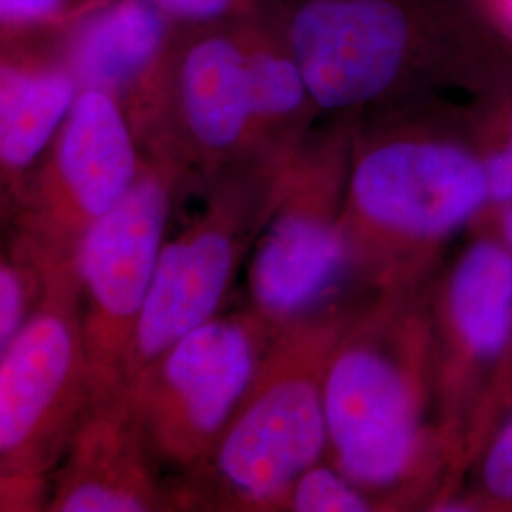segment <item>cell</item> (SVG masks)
<instances>
[{
	"instance_id": "1",
	"label": "cell",
	"mask_w": 512,
	"mask_h": 512,
	"mask_svg": "<svg viewBox=\"0 0 512 512\" xmlns=\"http://www.w3.org/2000/svg\"><path fill=\"white\" fill-rule=\"evenodd\" d=\"M490 207L463 105L425 93L359 114L340 222L355 294L431 283L446 245Z\"/></svg>"
},
{
	"instance_id": "2",
	"label": "cell",
	"mask_w": 512,
	"mask_h": 512,
	"mask_svg": "<svg viewBox=\"0 0 512 512\" xmlns=\"http://www.w3.org/2000/svg\"><path fill=\"white\" fill-rule=\"evenodd\" d=\"M433 281L363 294L327 366V459L382 512L425 511L450 467L437 420Z\"/></svg>"
},
{
	"instance_id": "3",
	"label": "cell",
	"mask_w": 512,
	"mask_h": 512,
	"mask_svg": "<svg viewBox=\"0 0 512 512\" xmlns=\"http://www.w3.org/2000/svg\"><path fill=\"white\" fill-rule=\"evenodd\" d=\"M323 114L478 92L512 61V25L482 0H256Z\"/></svg>"
},
{
	"instance_id": "4",
	"label": "cell",
	"mask_w": 512,
	"mask_h": 512,
	"mask_svg": "<svg viewBox=\"0 0 512 512\" xmlns=\"http://www.w3.org/2000/svg\"><path fill=\"white\" fill-rule=\"evenodd\" d=\"M361 296L275 332L213 450L167 480L173 511H285L298 476L327 458V366Z\"/></svg>"
},
{
	"instance_id": "5",
	"label": "cell",
	"mask_w": 512,
	"mask_h": 512,
	"mask_svg": "<svg viewBox=\"0 0 512 512\" xmlns=\"http://www.w3.org/2000/svg\"><path fill=\"white\" fill-rule=\"evenodd\" d=\"M359 114H330L306 137L245 266V306L277 330L355 296L340 222Z\"/></svg>"
},
{
	"instance_id": "6",
	"label": "cell",
	"mask_w": 512,
	"mask_h": 512,
	"mask_svg": "<svg viewBox=\"0 0 512 512\" xmlns=\"http://www.w3.org/2000/svg\"><path fill=\"white\" fill-rule=\"evenodd\" d=\"M148 154L207 186L247 160L251 93L234 19L181 23L164 67L122 107Z\"/></svg>"
},
{
	"instance_id": "7",
	"label": "cell",
	"mask_w": 512,
	"mask_h": 512,
	"mask_svg": "<svg viewBox=\"0 0 512 512\" xmlns=\"http://www.w3.org/2000/svg\"><path fill=\"white\" fill-rule=\"evenodd\" d=\"M275 332L249 306L217 313L129 380V408L160 469L181 475L213 450Z\"/></svg>"
},
{
	"instance_id": "8",
	"label": "cell",
	"mask_w": 512,
	"mask_h": 512,
	"mask_svg": "<svg viewBox=\"0 0 512 512\" xmlns=\"http://www.w3.org/2000/svg\"><path fill=\"white\" fill-rule=\"evenodd\" d=\"M287 164L243 160L203 188L202 213L164 243L129 353L128 384L173 342L220 313L272 213Z\"/></svg>"
},
{
	"instance_id": "9",
	"label": "cell",
	"mask_w": 512,
	"mask_h": 512,
	"mask_svg": "<svg viewBox=\"0 0 512 512\" xmlns=\"http://www.w3.org/2000/svg\"><path fill=\"white\" fill-rule=\"evenodd\" d=\"M90 401L76 260H61L37 308L0 349V476L52 480Z\"/></svg>"
},
{
	"instance_id": "10",
	"label": "cell",
	"mask_w": 512,
	"mask_h": 512,
	"mask_svg": "<svg viewBox=\"0 0 512 512\" xmlns=\"http://www.w3.org/2000/svg\"><path fill=\"white\" fill-rule=\"evenodd\" d=\"M186 186L190 183L177 165L143 152L139 175L124 200L80 243V323L92 401L128 389L129 353L164 249L169 215Z\"/></svg>"
},
{
	"instance_id": "11",
	"label": "cell",
	"mask_w": 512,
	"mask_h": 512,
	"mask_svg": "<svg viewBox=\"0 0 512 512\" xmlns=\"http://www.w3.org/2000/svg\"><path fill=\"white\" fill-rule=\"evenodd\" d=\"M143 164L112 93L84 88L52 145L2 213L4 238L46 260H76L95 222L124 200Z\"/></svg>"
},
{
	"instance_id": "12",
	"label": "cell",
	"mask_w": 512,
	"mask_h": 512,
	"mask_svg": "<svg viewBox=\"0 0 512 512\" xmlns=\"http://www.w3.org/2000/svg\"><path fill=\"white\" fill-rule=\"evenodd\" d=\"M437 372V420L450 467L425 511H435L465 484L463 444L512 332V251L490 232L440 268L431 291Z\"/></svg>"
},
{
	"instance_id": "13",
	"label": "cell",
	"mask_w": 512,
	"mask_h": 512,
	"mask_svg": "<svg viewBox=\"0 0 512 512\" xmlns=\"http://www.w3.org/2000/svg\"><path fill=\"white\" fill-rule=\"evenodd\" d=\"M46 511H173L128 391L90 401L52 476Z\"/></svg>"
},
{
	"instance_id": "14",
	"label": "cell",
	"mask_w": 512,
	"mask_h": 512,
	"mask_svg": "<svg viewBox=\"0 0 512 512\" xmlns=\"http://www.w3.org/2000/svg\"><path fill=\"white\" fill-rule=\"evenodd\" d=\"M57 29L0 42V200L2 213L52 145L80 93Z\"/></svg>"
},
{
	"instance_id": "15",
	"label": "cell",
	"mask_w": 512,
	"mask_h": 512,
	"mask_svg": "<svg viewBox=\"0 0 512 512\" xmlns=\"http://www.w3.org/2000/svg\"><path fill=\"white\" fill-rule=\"evenodd\" d=\"M179 25L148 0H99L76 4L57 42L82 90H105L124 105L162 69Z\"/></svg>"
},
{
	"instance_id": "16",
	"label": "cell",
	"mask_w": 512,
	"mask_h": 512,
	"mask_svg": "<svg viewBox=\"0 0 512 512\" xmlns=\"http://www.w3.org/2000/svg\"><path fill=\"white\" fill-rule=\"evenodd\" d=\"M234 19L251 93L247 160L287 164L323 114L291 50L256 6Z\"/></svg>"
},
{
	"instance_id": "17",
	"label": "cell",
	"mask_w": 512,
	"mask_h": 512,
	"mask_svg": "<svg viewBox=\"0 0 512 512\" xmlns=\"http://www.w3.org/2000/svg\"><path fill=\"white\" fill-rule=\"evenodd\" d=\"M461 105L490 179V215L512 202V61Z\"/></svg>"
},
{
	"instance_id": "18",
	"label": "cell",
	"mask_w": 512,
	"mask_h": 512,
	"mask_svg": "<svg viewBox=\"0 0 512 512\" xmlns=\"http://www.w3.org/2000/svg\"><path fill=\"white\" fill-rule=\"evenodd\" d=\"M458 494L471 512H512V408L495 427Z\"/></svg>"
},
{
	"instance_id": "19",
	"label": "cell",
	"mask_w": 512,
	"mask_h": 512,
	"mask_svg": "<svg viewBox=\"0 0 512 512\" xmlns=\"http://www.w3.org/2000/svg\"><path fill=\"white\" fill-rule=\"evenodd\" d=\"M283 512H378V505L325 458L298 476Z\"/></svg>"
},
{
	"instance_id": "20",
	"label": "cell",
	"mask_w": 512,
	"mask_h": 512,
	"mask_svg": "<svg viewBox=\"0 0 512 512\" xmlns=\"http://www.w3.org/2000/svg\"><path fill=\"white\" fill-rule=\"evenodd\" d=\"M512 408V332L509 346L505 349L501 363L495 370L494 378L488 385L482 401L476 408L475 418L469 425L465 444H463V459L461 469L467 478L471 465L476 456L484 448V444L492 437L495 427L511 412Z\"/></svg>"
},
{
	"instance_id": "21",
	"label": "cell",
	"mask_w": 512,
	"mask_h": 512,
	"mask_svg": "<svg viewBox=\"0 0 512 512\" xmlns=\"http://www.w3.org/2000/svg\"><path fill=\"white\" fill-rule=\"evenodd\" d=\"M76 4L73 0H0V42L61 29Z\"/></svg>"
},
{
	"instance_id": "22",
	"label": "cell",
	"mask_w": 512,
	"mask_h": 512,
	"mask_svg": "<svg viewBox=\"0 0 512 512\" xmlns=\"http://www.w3.org/2000/svg\"><path fill=\"white\" fill-rule=\"evenodd\" d=\"M99 0H80L78 4H92ZM158 6L177 23H213L236 18L253 6L255 0H148Z\"/></svg>"
},
{
	"instance_id": "23",
	"label": "cell",
	"mask_w": 512,
	"mask_h": 512,
	"mask_svg": "<svg viewBox=\"0 0 512 512\" xmlns=\"http://www.w3.org/2000/svg\"><path fill=\"white\" fill-rule=\"evenodd\" d=\"M469 232H490L512 251V202L473 222Z\"/></svg>"
}]
</instances>
